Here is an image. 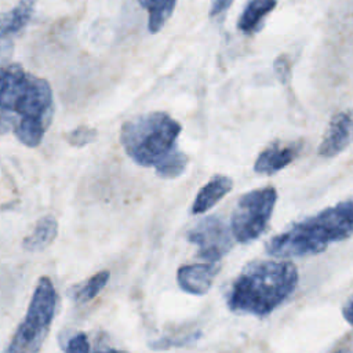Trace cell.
<instances>
[{"label":"cell","mask_w":353,"mask_h":353,"mask_svg":"<svg viewBox=\"0 0 353 353\" xmlns=\"http://www.w3.org/2000/svg\"><path fill=\"white\" fill-rule=\"evenodd\" d=\"M58 295L50 277H40L25 319L3 353H39L51 328Z\"/></svg>","instance_id":"obj_5"},{"label":"cell","mask_w":353,"mask_h":353,"mask_svg":"<svg viewBox=\"0 0 353 353\" xmlns=\"http://www.w3.org/2000/svg\"><path fill=\"white\" fill-rule=\"evenodd\" d=\"M274 70H276L277 76L285 83V79L290 76V63L285 57H279L274 61Z\"/></svg>","instance_id":"obj_21"},{"label":"cell","mask_w":353,"mask_h":353,"mask_svg":"<svg viewBox=\"0 0 353 353\" xmlns=\"http://www.w3.org/2000/svg\"><path fill=\"white\" fill-rule=\"evenodd\" d=\"M277 190L273 186L254 189L243 194L232 214L230 230L239 243L256 240L266 229L274 204Z\"/></svg>","instance_id":"obj_6"},{"label":"cell","mask_w":353,"mask_h":353,"mask_svg":"<svg viewBox=\"0 0 353 353\" xmlns=\"http://www.w3.org/2000/svg\"><path fill=\"white\" fill-rule=\"evenodd\" d=\"M181 124L164 112H150L127 120L120 130V142L125 153L142 167H154L164 179L179 176L188 156L176 146Z\"/></svg>","instance_id":"obj_2"},{"label":"cell","mask_w":353,"mask_h":353,"mask_svg":"<svg viewBox=\"0 0 353 353\" xmlns=\"http://www.w3.org/2000/svg\"><path fill=\"white\" fill-rule=\"evenodd\" d=\"M301 142H273L265 148L255 160L254 170L258 174L272 175L291 164L301 152Z\"/></svg>","instance_id":"obj_10"},{"label":"cell","mask_w":353,"mask_h":353,"mask_svg":"<svg viewBox=\"0 0 353 353\" xmlns=\"http://www.w3.org/2000/svg\"><path fill=\"white\" fill-rule=\"evenodd\" d=\"M148 12V28L152 33L159 32L174 12L178 0H138Z\"/></svg>","instance_id":"obj_15"},{"label":"cell","mask_w":353,"mask_h":353,"mask_svg":"<svg viewBox=\"0 0 353 353\" xmlns=\"http://www.w3.org/2000/svg\"><path fill=\"white\" fill-rule=\"evenodd\" d=\"M188 240L199 247L197 255L208 262L221 261L232 248V230L216 215L199 221L186 234Z\"/></svg>","instance_id":"obj_7"},{"label":"cell","mask_w":353,"mask_h":353,"mask_svg":"<svg viewBox=\"0 0 353 353\" xmlns=\"http://www.w3.org/2000/svg\"><path fill=\"white\" fill-rule=\"evenodd\" d=\"M36 0H21L11 10L0 14V40L19 33L32 19Z\"/></svg>","instance_id":"obj_12"},{"label":"cell","mask_w":353,"mask_h":353,"mask_svg":"<svg viewBox=\"0 0 353 353\" xmlns=\"http://www.w3.org/2000/svg\"><path fill=\"white\" fill-rule=\"evenodd\" d=\"M95 353H121V352H119V350H113V349H110V350H101V352H95Z\"/></svg>","instance_id":"obj_25"},{"label":"cell","mask_w":353,"mask_h":353,"mask_svg":"<svg viewBox=\"0 0 353 353\" xmlns=\"http://www.w3.org/2000/svg\"><path fill=\"white\" fill-rule=\"evenodd\" d=\"M353 236V197L324 208L273 236L266 252L274 258H303L325 251L330 244Z\"/></svg>","instance_id":"obj_4"},{"label":"cell","mask_w":353,"mask_h":353,"mask_svg":"<svg viewBox=\"0 0 353 353\" xmlns=\"http://www.w3.org/2000/svg\"><path fill=\"white\" fill-rule=\"evenodd\" d=\"M334 353H353L350 347H339L338 350H335Z\"/></svg>","instance_id":"obj_24"},{"label":"cell","mask_w":353,"mask_h":353,"mask_svg":"<svg viewBox=\"0 0 353 353\" xmlns=\"http://www.w3.org/2000/svg\"><path fill=\"white\" fill-rule=\"evenodd\" d=\"M277 0H250L239 17L237 28L244 33H252L259 29L262 19L276 7Z\"/></svg>","instance_id":"obj_14"},{"label":"cell","mask_w":353,"mask_h":353,"mask_svg":"<svg viewBox=\"0 0 353 353\" xmlns=\"http://www.w3.org/2000/svg\"><path fill=\"white\" fill-rule=\"evenodd\" d=\"M95 137H97V130L85 125H80L66 134V141L73 146H84L92 142Z\"/></svg>","instance_id":"obj_17"},{"label":"cell","mask_w":353,"mask_h":353,"mask_svg":"<svg viewBox=\"0 0 353 353\" xmlns=\"http://www.w3.org/2000/svg\"><path fill=\"white\" fill-rule=\"evenodd\" d=\"M0 110L8 119L19 142L36 148L43 141L54 114L51 85L21 65L0 66Z\"/></svg>","instance_id":"obj_1"},{"label":"cell","mask_w":353,"mask_h":353,"mask_svg":"<svg viewBox=\"0 0 353 353\" xmlns=\"http://www.w3.org/2000/svg\"><path fill=\"white\" fill-rule=\"evenodd\" d=\"M109 277H110L109 270H101L92 277H90L84 285L79 287L74 291V295H73L74 301L80 303H85L92 298H95L101 292V290L108 284Z\"/></svg>","instance_id":"obj_16"},{"label":"cell","mask_w":353,"mask_h":353,"mask_svg":"<svg viewBox=\"0 0 353 353\" xmlns=\"http://www.w3.org/2000/svg\"><path fill=\"white\" fill-rule=\"evenodd\" d=\"M66 353H90V342L87 335L83 332L73 335L66 345Z\"/></svg>","instance_id":"obj_18"},{"label":"cell","mask_w":353,"mask_h":353,"mask_svg":"<svg viewBox=\"0 0 353 353\" xmlns=\"http://www.w3.org/2000/svg\"><path fill=\"white\" fill-rule=\"evenodd\" d=\"M199 332L197 334H193V335H189L181 341H174V339H168V338H163V339H159V341H154V342H150L149 346L154 350H163V349H168L171 346H183V345H189L192 341L197 339L199 338Z\"/></svg>","instance_id":"obj_19"},{"label":"cell","mask_w":353,"mask_h":353,"mask_svg":"<svg viewBox=\"0 0 353 353\" xmlns=\"http://www.w3.org/2000/svg\"><path fill=\"white\" fill-rule=\"evenodd\" d=\"M233 188V181L225 175H214L197 193L192 212L199 215L212 208L221 199H223Z\"/></svg>","instance_id":"obj_11"},{"label":"cell","mask_w":353,"mask_h":353,"mask_svg":"<svg viewBox=\"0 0 353 353\" xmlns=\"http://www.w3.org/2000/svg\"><path fill=\"white\" fill-rule=\"evenodd\" d=\"M58 233V222L52 215H46L40 218L32 230L23 239V248L30 252H37L46 250L57 237Z\"/></svg>","instance_id":"obj_13"},{"label":"cell","mask_w":353,"mask_h":353,"mask_svg":"<svg viewBox=\"0 0 353 353\" xmlns=\"http://www.w3.org/2000/svg\"><path fill=\"white\" fill-rule=\"evenodd\" d=\"M353 142V109L336 113L328 123L317 153L324 159L335 157Z\"/></svg>","instance_id":"obj_8"},{"label":"cell","mask_w":353,"mask_h":353,"mask_svg":"<svg viewBox=\"0 0 353 353\" xmlns=\"http://www.w3.org/2000/svg\"><path fill=\"white\" fill-rule=\"evenodd\" d=\"M121 353H127V352H121Z\"/></svg>","instance_id":"obj_26"},{"label":"cell","mask_w":353,"mask_h":353,"mask_svg":"<svg viewBox=\"0 0 353 353\" xmlns=\"http://www.w3.org/2000/svg\"><path fill=\"white\" fill-rule=\"evenodd\" d=\"M10 130H12V127H11L8 119L6 117V114L0 110V134H6Z\"/></svg>","instance_id":"obj_23"},{"label":"cell","mask_w":353,"mask_h":353,"mask_svg":"<svg viewBox=\"0 0 353 353\" xmlns=\"http://www.w3.org/2000/svg\"><path fill=\"white\" fill-rule=\"evenodd\" d=\"M342 316L353 327V298L342 307Z\"/></svg>","instance_id":"obj_22"},{"label":"cell","mask_w":353,"mask_h":353,"mask_svg":"<svg viewBox=\"0 0 353 353\" xmlns=\"http://www.w3.org/2000/svg\"><path fill=\"white\" fill-rule=\"evenodd\" d=\"M233 0H212L210 7V17H219L225 14V11L230 7Z\"/></svg>","instance_id":"obj_20"},{"label":"cell","mask_w":353,"mask_h":353,"mask_svg":"<svg viewBox=\"0 0 353 353\" xmlns=\"http://www.w3.org/2000/svg\"><path fill=\"white\" fill-rule=\"evenodd\" d=\"M298 279V269L291 261L251 262L233 280L226 303L234 313L266 317L292 295Z\"/></svg>","instance_id":"obj_3"},{"label":"cell","mask_w":353,"mask_h":353,"mask_svg":"<svg viewBox=\"0 0 353 353\" xmlns=\"http://www.w3.org/2000/svg\"><path fill=\"white\" fill-rule=\"evenodd\" d=\"M221 266L218 262L183 265L176 272L178 285L189 294L204 295L212 285Z\"/></svg>","instance_id":"obj_9"}]
</instances>
